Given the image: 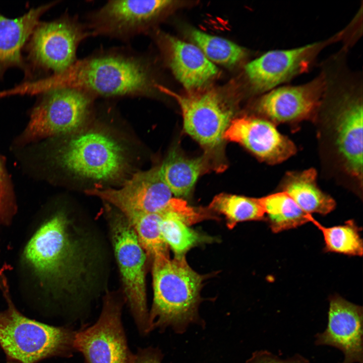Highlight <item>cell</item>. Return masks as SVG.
<instances>
[{
	"mask_svg": "<svg viewBox=\"0 0 363 363\" xmlns=\"http://www.w3.org/2000/svg\"><path fill=\"white\" fill-rule=\"evenodd\" d=\"M173 3L172 1H109L89 13L85 23L92 36L122 41L149 32L153 24Z\"/></svg>",
	"mask_w": 363,
	"mask_h": 363,
	"instance_id": "obj_11",
	"label": "cell"
},
{
	"mask_svg": "<svg viewBox=\"0 0 363 363\" xmlns=\"http://www.w3.org/2000/svg\"><path fill=\"white\" fill-rule=\"evenodd\" d=\"M7 299L8 308L0 312V346L9 360L36 363L50 357L72 355L76 331L30 319Z\"/></svg>",
	"mask_w": 363,
	"mask_h": 363,
	"instance_id": "obj_5",
	"label": "cell"
},
{
	"mask_svg": "<svg viewBox=\"0 0 363 363\" xmlns=\"http://www.w3.org/2000/svg\"><path fill=\"white\" fill-rule=\"evenodd\" d=\"M58 2L55 1L31 8L15 19L0 13V80L12 68L21 69L26 76L27 67L22 50L40 17Z\"/></svg>",
	"mask_w": 363,
	"mask_h": 363,
	"instance_id": "obj_19",
	"label": "cell"
},
{
	"mask_svg": "<svg viewBox=\"0 0 363 363\" xmlns=\"http://www.w3.org/2000/svg\"><path fill=\"white\" fill-rule=\"evenodd\" d=\"M163 86L155 75L150 60L126 48L100 49L77 59L63 72L22 85L25 95L74 88L100 97H150L162 93Z\"/></svg>",
	"mask_w": 363,
	"mask_h": 363,
	"instance_id": "obj_2",
	"label": "cell"
},
{
	"mask_svg": "<svg viewBox=\"0 0 363 363\" xmlns=\"http://www.w3.org/2000/svg\"><path fill=\"white\" fill-rule=\"evenodd\" d=\"M32 170L50 181L57 175L96 184L124 179L130 168L128 150L109 131L97 128L49 138L20 149Z\"/></svg>",
	"mask_w": 363,
	"mask_h": 363,
	"instance_id": "obj_1",
	"label": "cell"
},
{
	"mask_svg": "<svg viewBox=\"0 0 363 363\" xmlns=\"http://www.w3.org/2000/svg\"><path fill=\"white\" fill-rule=\"evenodd\" d=\"M16 209L13 182L7 168L6 159L0 153V219L12 215Z\"/></svg>",
	"mask_w": 363,
	"mask_h": 363,
	"instance_id": "obj_27",
	"label": "cell"
},
{
	"mask_svg": "<svg viewBox=\"0 0 363 363\" xmlns=\"http://www.w3.org/2000/svg\"><path fill=\"white\" fill-rule=\"evenodd\" d=\"M125 217L134 230L148 259L169 256L168 246L160 230L162 216L160 211Z\"/></svg>",
	"mask_w": 363,
	"mask_h": 363,
	"instance_id": "obj_24",
	"label": "cell"
},
{
	"mask_svg": "<svg viewBox=\"0 0 363 363\" xmlns=\"http://www.w3.org/2000/svg\"><path fill=\"white\" fill-rule=\"evenodd\" d=\"M161 175L172 194L179 198L190 195L199 177L208 170H218L212 159L204 154L188 157L172 149L159 166Z\"/></svg>",
	"mask_w": 363,
	"mask_h": 363,
	"instance_id": "obj_20",
	"label": "cell"
},
{
	"mask_svg": "<svg viewBox=\"0 0 363 363\" xmlns=\"http://www.w3.org/2000/svg\"><path fill=\"white\" fill-rule=\"evenodd\" d=\"M225 141L241 145L269 164L279 163L293 155L294 143L277 130L274 124L255 116L235 117L223 135Z\"/></svg>",
	"mask_w": 363,
	"mask_h": 363,
	"instance_id": "obj_17",
	"label": "cell"
},
{
	"mask_svg": "<svg viewBox=\"0 0 363 363\" xmlns=\"http://www.w3.org/2000/svg\"><path fill=\"white\" fill-rule=\"evenodd\" d=\"M38 95L27 125L13 142L16 150L84 128L91 117L96 99L74 88L50 89Z\"/></svg>",
	"mask_w": 363,
	"mask_h": 363,
	"instance_id": "obj_6",
	"label": "cell"
},
{
	"mask_svg": "<svg viewBox=\"0 0 363 363\" xmlns=\"http://www.w3.org/2000/svg\"><path fill=\"white\" fill-rule=\"evenodd\" d=\"M91 36L85 23L68 13L51 21H39L24 46L27 67L25 81L68 69L78 59L79 45Z\"/></svg>",
	"mask_w": 363,
	"mask_h": 363,
	"instance_id": "obj_7",
	"label": "cell"
},
{
	"mask_svg": "<svg viewBox=\"0 0 363 363\" xmlns=\"http://www.w3.org/2000/svg\"><path fill=\"white\" fill-rule=\"evenodd\" d=\"M155 36L173 74L187 89L200 88L217 75L216 66L195 44L160 33Z\"/></svg>",
	"mask_w": 363,
	"mask_h": 363,
	"instance_id": "obj_18",
	"label": "cell"
},
{
	"mask_svg": "<svg viewBox=\"0 0 363 363\" xmlns=\"http://www.w3.org/2000/svg\"><path fill=\"white\" fill-rule=\"evenodd\" d=\"M190 36L194 44L212 63L232 66L239 63L246 55L244 48L223 38L195 29L190 30Z\"/></svg>",
	"mask_w": 363,
	"mask_h": 363,
	"instance_id": "obj_26",
	"label": "cell"
},
{
	"mask_svg": "<svg viewBox=\"0 0 363 363\" xmlns=\"http://www.w3.org/2000/svg\"><path fill=\"white\" fill-rule=\"evenodd\" d=\"M271 231L278 233L310 222L304 212L286 192L281 191L258 198Z\"/></svg>",
	"mask_w": 363,
	"mask_h": 363,
	"instance_id": "obj_22",
	"label": "cell"
},
{
	"mask_svg": "<svg viewBox=\"0 0 363 363\" xmlns=\"http://www.w3.org/2000/svg\"><path fill=\"white\" fill-rule=\"evenodd\" d=\"M329 300L327 327L315 335V344L339 349L344 355L340 363H362V307L338 294Z\"/></svg>",
	"mask_w": 363,
	"mask_h": 363,
	"instance_id": "obj_16",
	"label": "cell"
},
{
	"mask_svg": "<svg viewBox=\"0 0 363 363\" xmlns=\"http://www.w3.org/2000/svg\"><path fill=\"white\" fill-rule=\"evenodd\" d=\"M85 192L113 206L125 217L159 212L172 194L161 175L159 166L133 173L119 188H94Z\"/></svg>",
	"mask_w": 363,
	"mask_h": 363,
	"instance_id": "obj_14",
	"label": "cell"
},
{
	"mask_svg": "<svg viewBox=\"0 0 363 363\" xmlns=\"http://www.w3.org/2000/svg\"><path fill=\"white\" fill-rule=\"evenodd\" d=\"M209 209L224 215L229 228L238 222L265 219V212L258 198L221 193L213 199Z\"/></svg>",
	"mask_w": 363,
	"mask_h": 363,
	"instance_id": "obj_23",
	"label": "cell"
},
{
	"mask_svg": "<svg viewBox=\"0 0 363 363\" xmlns=\"http://www.w3.org/2000/svg\"><path fill=\"white\" fill-rule=\"evenodd\" d=\"M310 222H312L322 232L327 252L362 256L363 243L359 233L360 230L352 220L345 222L344 225L325 227L311 216Z\"/></svg>",
	"mask_w": 363,
	"mask_h": 363,
	"instance_id": "obj_25",
	"label": "cell"
},
{
	"mask_svg": "<svg viewBox=\"0 0 363 363\" xmlns=\"http://www.w3.org/2000/svg\"><path fill=\"white\" fill-rule=\"evenodd\" d=\"M109 225L126 302L138 331L141 335H147L149 333L146 289L147 255L121 213L112 214Z\"/></svg>",
	"mask_w": 363,
	"mask_h": 363,
	"instance_id": "obj_9",
	"label": "cell"
},
{
	"mask_svg": "<svg viewBox=\"0 0 363 363\" xmlns=\"http://www.w3.org/2000/svg\"><path fill=\"white\" fill-rule=\"evenodd\" d=\"M62 210L44 219L26 244L22 260L41 287L69 291L84 270L81 250Z\"/></svg>",
	"mask_w": 363,
	"mask_h": 363,
	"instance_id": "obj_4",
	"label": "cell"
},
{
	"mask_svg": "<svg viewBox=\"0 0 363 363\" xmlns=\"http://www.w3.org/2000/svg\"><path fill=\"white\" fill-rule=\"evenodd\" d=\"M163 355L157 347L138 348L134 354L133 363H162Z\"/></svg>",
	"mask_w": 363,
	"mask_h": 363,
	"instance_id": "obj_29",
	"label": "cell"
},
{
	"mask_svg": "<svg viewBox=\"0 0 363 363\" xmlns=\"http://www.w3.org/2000/svg\"><path fill=\"white\" fill-rule=\"evenodd\" d=\"M246 363H310V361L299 354L281 359L268 350L256 351L247 361Z\"/></svg>",
	"mask_w": 363,
	"mask_h": 363,
	"instance_id": "obj_28",
	"label": "cell"
},
{
	"mask_svg": "<svg viewBox=\"0 0 363 363\" xmlns=\"http://www.w3.org/2000/svg\"><path fill=\"white\" fill-rule=\"evenodd\" d=\"M341 36L342 32L326 40L267 51L245 66L247 78L254 91L267 92L307 72L321 50Z\"/></svg>",
	"mask_w": 363,
	"mask_h": 363,
	"instance_id": "obj_13",
	"label": "cell"
},
{
	"mask_svg": "<svg viewBox=\"0 0 363 363\" xmlns=\"http://www.w3.org/2000/svg\"><path fill=\"white\" fill-rule=\"evenodd\" d=\"M326 87L327 77L322 74L305 84L276 87L259 98L256 109L273 124L309 119L321 106Z\"/></svg>",
	"mask_w": 363,
	"mask_h": 363,
	"instance_id": "obj_15",
	"label": "cell"
},
{
	"mask_svg": "<svg viewBox=\"0 0 363 363\" xmlns=\"http://www.w3.org/2000/svg\"><path fill=\"white\" fill-rule=\"evenodd\" d=\"M124 296L108 292L100 315L92 325L76 331L74 346L84 363H133L123 325Z\"/></svg>",
	"mask_w": 363,
	"mask_h": 363,
	"instance_id": "obj_10",
	"label": "cell"
},
{
	"mask_svg": "<svg viewBox=\"0 0 363 363\" xmlns=\"http://www.w3.org/2000/svg\"><path fill=\"white\" fill-rule=\"evenodd\" d=\"M152 261L153 302L149 312V332L171 328L182 334L192 324L202 325L198 308L205 279L188 265L185 256H161Z\"/></svg>",
	"mask_w": 363,
	"mask_h": 363,
	"instance_id": "obj_3",
	"label": "cell"
},
{
	"mask_svg": "<svg viewBox=\"0 0 363 363\" xmlns=\"http://www.w3.org/2000/svg\"><path fill=\"white\" fill-rule=\"evenodd\" d=\"M163 93L174 97L182 112L185 132L197 141L221 169L223 135L235 118L234 103L214 90L178 94L164 88Z\"/></svg>",
	"mask_w": 363,
	"mask_h": 363,
	"instance_id": "obj_8",
	"label": "cell"
},
{
	"mask_svg": "<svg viewBox=\"0 0 363 363\" xmlns=\"http://www.w3.org/2000/svg\"><path fill=\"white\" fill-rule=\"evenodd\" d=\"M317 172L310 168L286 173L282 191L288 194L306 213L326 215L335 207L334 200L322 192L316 183Z\"/></svg>",
	"mask_w": 363,
	"mask_h": 363,
	"instance_id": "obj_21",
	"label": "cell"
},
{
	"mask_svg": "<svg viewBox=\"0 0 363 363\" xmlns=\"http://www.w3.org/2000/svg\"><path fill=\"white\" fill-rule=\"evenodd\" d=\"M333 91L330 113L335 143L344 170L351 177H362V101L358 85L342 86Z\"/></svg>",
	"mask_w": 363,
	"mask_h": 363,
	"instance_id": "obj_12",
	"label": "cell"
}]
</instances>
